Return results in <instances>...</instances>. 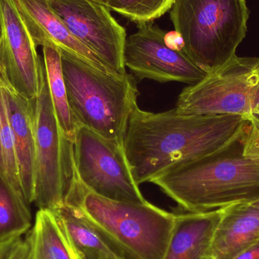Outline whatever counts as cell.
Listing matches in <instances>:
<instances>
[{
    "label": "cell",
    "instance_id": "cell-5",
    "mask_svg": "<svg viewBox=\"0 0 259 259\" xmlns=\"http://www.w3.org/2000/svg\"><path fill=\"white\" fill-rule=\"evenodd\" d=\"M249 15L245 0H175L170 11L182 51L207 74L236 56Z\"/></svg>",
    "mask_w": 259,
    "mask_h": 259
},
{
    "label": "cell",
    "instance_id": "cell-18",
    "mask_svg": "<svg viewBox=\"0 0 259 259\" xmlns=\"http://www.w3.org/2000/svg\"><path fill=\"white\" fill-rule=\"evenodd\" d=\"M26 236L31 245L33 259H78L52 210H38Z\"/></svg>",
    "mask_w": 259,
    "mask_h": 259
},
{
    "label": "cell",
    "instance_id": "cell-16",
    "mask_svg": "<svg viewBox=\"0 0 259 259\" xmlns=\"http://www.w3.org/2000/svg\"><path fill=\"white\" fill-rule=\"evenodd\" d=\"M78 259H123L109 242L83 217L77 207L62 204L52 210Z\"/></svg>",
    "mask_w": 259,
    "mask_h": 259
},
{
    "label": "cell",
    "instance_id": "cell-25",
    "mask_svg": "<svg viewBox=\"0 0 259 259\" xmlns=\"http://www.w3.org/2000/svg\"><path fill=\"white\" fill-rule=\"evenodd\" d=\"M235 259H259V240Z\"/></svg>",
    "mask_w": 259,
    "mask_h": 259
},
{
    "label": "cell",
    "instance_id": "cell-28",
    "mask_svg": "<svg viewBox=\"0 0 259 259\" xmlns=\"http://www.w3.org/2000/svg\"><path fill=\"white\" fill-rule=\"evenodd\" d=\"M252 203H253V205H255V206L257 207V208H259V199L258 200L254 201V202H252Z\"/></svg>",
    "mask_w": 259,
    "mask_h": 259
},
{
    "label": "cell",
    "instance_id": "cell-11",
    "mask_svg": "<svg viewBox=\"0 0 259 259\" xmlns=\"http://www.w3.org/2000/svg\"><path fill=\"white\" fill-rule=\"evenodd\" d=\"M0 66L9 83L33 101L44 88L45 68L17 0H0Z\"/></svg>",
    "mask_w": 259,
    "mask_h": 259
},
{
    "label": "cell",
    "instance_id": "cell-19",
    "mask_svg": "<svg viewBox=\"0 0 259 259\" xmlns=\"http://www.w3.org/2000/svg\"><path fill=\"white\" fill-rule=\"evenodd\" d=\"M30 204L0 173V242L21 237L33 227Z\"/></svg>",
    "mask_w": 259,
    "mask_h": 259
},
{
    "label": "cell",
    "instance_id": "cell-15",
    "mask_svg": "<svg viewBox=\"0 0 259 259\" xmlns=\"http://www.w3.org/2000/svg\"><path fill=\"white\" fill-rule=\"evenodd\" d=\"M222 208L176 214L175 226L163 259H207Z\"/></svg>",
    "mask_w": 259,
    "mask_h": 259
},
{
    "label": "cell",
    "instance_id": "cell-17",
    "mask_svg": "<svg viewBox=\"0 0 259 259\" xmlns=\"http://www.w3.org/2000/svg\"><path fill=\"white\" fill-rule=\"evenodd\" d=\"M42 47L46 77L56 120L63 135L74 143L80 125L70 108L62 71V55L51 42H47Z\"/></svg>",
    "mask_w": 259,
    "mask_h": 259
},
{
    "label": "cell",
    "instance_id": "cell-14",
    "mask_svg": "<svg viewBox=\"0 0 259 259\" xmlns=\"http://www.w3.org/2000/svg\"><path fill=\"white\" fill-rule=\"evenodd\" d=\"M259 240V208L252 202L222 208L207 259H235Z\"/></svg>",
    "mask_w": 259,
    "mask_h": 259
},
{
    "label": "cell",
    "instance_id": "cell-3",
    "mask_svg": "<svg viewBox=\"0 0 259 259\" xmlns=\"http://www.w3.org/2000/svg\"><path fill=\"white\" fill-rule=\"evenodd\" d=\"M64 203L77 207L123 259H163L176 214L150 202L134 203L102 197L84 186Z\"/></svg>",
    "mask_w": 259,
    "mask_h": 259
},
{
    "label": "cell",
    "instance_id": "cell-10",
    "mask_svg": "<svg viewBox=\"0 0 259 259\" xmlns=\"http://www.w3.org/2000/svg\"><path fill=\"white\" fill-rule=\"evenodd\" d=\"M137 26L138 30L127 36L124 50V65L135 80L193 85L207 75L184 52L168 45L165 32L158 26L152 23Z\"/></svg>",
    "mask_w": 259,
    "mask_h": 259
},
{
    "label": "cell",
    "instance_id": "cell-30",
    "mask_svg": "<svg viewBox=\"0 0 259 259\" xmlns=\"http://www.w3.org/2000/svg\"><path fill=\"white\" fill-rule=\"evenodd\" d=\"M0 34H1V24H0Z\"/></svg>",
    "mask_w": 259,
    "mask_h": 259
},
{
    "label": "cell",
    "instance_id": "cell-6",
    "mask_svg": "<svg viewBox=\"0 0 259 259\" xmlns=\"http://www.w3.org/2000/svg\"><path fill=\"white\" fill-rule=\"evenodd\" d=\"M176 112L184 115H242L259 112V58L238 57L183 90Z\"/></svg>",
    "mask_w": 259,
    "mask_h": 259
},
{
    "label": "cell",
    "instance_id": "cell-12",
    "mask_svg": "<svg viewBox=\"0 0 259 259\" xmlns=\"http://www.w3.org/2000/svg\"><path fill=\"white\" fill-rule=\"evenodd\" d=\"M0 91L15 143L21 190L30 205L35 193V100L30 101L18 94L8 81L1 66Z\"/></svg>",
    "mask_w": 259,
    "mask_h": 259
},
{
    "label": "cell",
    "instance_id": "cell-9",
    "mask_svg": "<svg viewBox=\"0 0 259 259\" xmlns=\"http://www.w3.org/2000/svg\"><path fill=\"white\" fill-rule=\"evenodd\" d=\"M71 34L118 75H125L127 32L104 5L94 0H48Z\"/></svg>",
    "mask_w": 259,
    "mask_h": 259
},
{
    "label": "cell",
    "instance_id": "cell-24",
    "mask_svg": "<svg viewBox=\"0 0 259 259\" xmlns=\"http://www.w3.org/2000/svg\"><path fill=\"white\" fill-rule=\"evenodd\" d=\"M21 238L22 237H16L0 242V259H9Z\"/></svg>",
    "mask_w": 259,
    "mask_h": 259
},
{
    "label": "cell",
    "instance_id": "cell-26",
    "mask_svg": "<svg viewBox=\"0 0 259 259\" xmlns=\"http://www.w3.org/2000/svg\"><path fill=\"white\" fill-rule=\"evenodd\" d=\"M1 129V118H0V173L3 174V175H6V170H5L4 158H3V149H2Z\"/></svg>",
    "mask_w": 259,
    "mask_h": 259
},
{
    "label": "cell",
    "instance_id": "cell-8",
    "mask_svg": "<svg viewBox=\"0 0 259 259\" xmlns=\"http://www.w3.org/2000/svg\"><path fill=\"white\" fill-rule=\"evenodd\" d=\"M76 171L83 185L102 197L146 202L134 180L124 146L80 126L74 142Z\"/></svg>",
    "mask_w": 259,
    "mask_h": 259
},
{
    "label": "cell",
    "instance_id": "cell-2",
    "mask_svg": "<svg viewBox=\"0 0 259 259\" xmlns=\"http://www.w3.org/2000/svg\"><path fill=\"white\" fill-rule=\"evenodd\" d=\"M248 125L219 150L171 167L151 183L187 212L258 200L259 154L246 145Z\"/></svg>",
    "mask_w": 259,
    "mask_h": 259
},
{
    "label": "cell",
    "instance_id": "cell-27",
    "mask_svg": "<svg viewBox=\"0 0 259 259\" xmlns=\"http://www.w3.org/2000/svg\"><path fill=\"white\" fill-rule=\"evenodd\" d=\"M94 1L97 2V3H101V4L107 6V7L109 9V7H110L111 5H112V3H113V2L115 1V0H94Z\"/></svg>",
    "mask_w": 259,
    "mask_h": 259
},
{
    "label": "cell",
    "instance_id": "cell-21",
    "mask_svg": "<svg viewBox=\"0 0 259 259\" xmlns=\"http://www.w3.org/2000/svg\"><path fill=\"white\" fill-rule=\"evenodd\" d=\"M0 118H1V143L4 158L5 170L8 180L15 188L22 193L20 184L18 160L12 130L8 119L6 105L0 91ZM23 194V193H22Z\"/></svg>",
    "mask_w": 259,
    "mask_h": 259
},
{
    "label": "cell",
    "instance_id": "cell-1",
    "mask_svg": "<svg viewBox=\"0 0 259 259\" xmlns=\"http://www.w3.org/2000/svg\"><path fill=\"white\" fill-rule=\"evenodd\" d=\"M249 121L242 115H184L175 109L146 112L136 105L124 151L138 185L168 169L212 153L237 137Z\"/></svg>",
    "mask_w": 259,
    "mask_h": 259
},
{
    "label": "cell",
    "instance_id": "cell-23",
    "mask_svg": "<svg viewBox=\"0 0 259 259\" xmlns=\"http://www.w3.org/2000/svg\"><path fill=\"white\" fill-rule=\"evenodd\" d=\"M9 259H33L31 245L28 238H21Z\"/></svg>",
    "mask_w": 259,
    "mask_h": 259
},
{
    "label": "cell",
    "instance_id": "cell-13",
    "mask_svg": "<svg viewBox=\"0 0 259 259\" xmlns=\"http://www.w3.org/2000/svg\"><path fill=\"white\" fill-rule=\"evenodd\" d=\"M17 4L36 46L42 47L47 42H51L61 53L76 56L103 72L118 75L71 34L50 7L48 0H17Z\"/></svg>",
    "mask_w": 259,
    "mask_h": 259
},
{
    "label": "cell",
    "instance_id": "cell-29",
    "mask_svg": "<svg viewBox=\"0 0 259 259\" xmlns=\"http://www.w3.org/2000/svg\"><path fill=\"white\" fill-rule=\"evenodd\" d=\"M101 259H119V258H112V257H104V258H102Z\"/></svg>",
    "mask_w": 259,
    "mask_h": 259
},
{
    "label": "cell",
    "instance_id": "cell-7",
    "mask_svg": "<svg viewBox=\"0 0 259 259\" xmlns=\"http://www.w3.org/2000/svg\"><path fill=\"white\" fill-rule=\"evenodd\" d=\"M35 193L39 209H56L65 202L78 180L74 160V143L61 131L47 80L34 103Z\"/></svg>",
    "mask_w": 259,
    "mask_h": 259
},
{
    "label": "cell",
    "instance_id": "cell-22",
    "mask_svg": "<svg viewBox=\"0 0 259 259\" xmlns=\"http://www.w3.org/2000/svg\"><path fill=\"white\" fill-rule=\"evenodd\" d=\"M249 125L246 129V143L248 147L259 154V112L246 115Z\"/></svg>",
    "mask_w": 259,
    "mask_h": 259
},
{
    "label": "cell",
    "instance_id": "cell-20",
    "mask_svg": "<svg viewBox=\"0 0 259 259\" xmlns=\"http://www.w3.org/2000/svg\"><path fill=\"white\" fill-rule=\"evenodd\" d=\"M175 0H115L111 11L139 24L152 23L170 11Z\"/></svg>",
    "mask_w": 259,
    "mask_h": 259
},
{
    "label": "cell",
    "instance_id": "cell-4",
    "mask_svg": "<svg viewBox=\"0 0 259 259\" xmlns=\"http://www.w3.org/2000/svg\"><path fill=\"white\" fill-rule=\"evenodd\" d=\"M61 55L70 108L78 124L124 146L139 95L134 76L103 72L69 53Z\"/></svg>",
    "mask_w": 259,
    "mask_h": 259
}]
</instances>
